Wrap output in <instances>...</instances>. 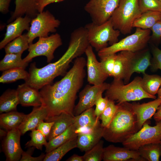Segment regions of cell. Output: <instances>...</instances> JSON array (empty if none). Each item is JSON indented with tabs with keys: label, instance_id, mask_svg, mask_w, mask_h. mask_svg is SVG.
Returning <instances> with one entry per match:
<instances>
[{
	"label": "cell",
	"instance_id": "6da1fadb",
	"mask_svg": "<svg viewBox=\"0 0 161 161\" xmlns=\"http://www.w3.org/2000/svg\"><path fill=\"white\" fill-rule=\"evenodd\" d=\"M85 58L75 59L71 68L60 80L53 84L46 85L40 89L42 104L47 109V118L66 113L73 114L77 95L83 86L86 76Z\"/></svg>",
	"mask_w": 161,
	"mask_h": 161
},
{
	"label": "cell",
	"instance_id": "7a4b0ae2",
	"mask_svg": "<svg viewBox=\"0 0 161 161\" xmlns=\"http://www.w3.org/2000/svg\"><path fill=\"white\" fill-rule=\"evenodd\" d=\"M84 52L80 44L75 41H71L66 52L56 62L41 68H37L35 62L32 63L29 69V78L25 83L38 90L40 89L45 85L51 83L56 77L64 76L70 63Z\"/></svg>",
	"mask_w": 161,
	"mask_h": 161
},
{
	"label": "cell",
	"instance_id": "3957f363",
	"mask_svg": "<svg viewBox=\"0 0 161 161\" xmlns=\"http://www.w3.org/2000/svg\"><path fill=\"white\" fill-rule=\"evenodd\" d=\"M117 104L118 108L109 125L105 128L103 137L109 142L122 143L139 130L131 103Z\"/></svg>",
	"mask_w": 161,
	"mask_h": 161
},
{
	"label": "cell",
	"instance_id": "277c9868",
	"mask_svg": "<svg viewBox=\"0 0 161 161\" xmlns=\"http://www.w3.org/2000/svg\"><path fill=\"white\" fill-rule=\"evenodd\" d=\"M142 78L136 77L131 82L126 84L122 79L114 78L106 91L105 97L117 103L145 98L156 99L155 95H150L143 90L141 85Z\"/></svg>",
	"mask_w": 161,
	"mask_h": 161
},
{
	"label": "cell",
	"instance_id": "5b68a950",
	"mask_svg": "<svg viewBox=\"0 0 161 161\" xmlns=\"http://www.w3.org/2000/svg\"><path fill=\"white\" fill-rule=\"evenodd\" d=\"M151 30L136 28L134 32L98 52L100 58L123 51L137 52L145 49L150 41Z\"/></svg>",
	"mask_w": 161,
	"mask_h": 161
},
{
	"label": "cell",
	"instance_id": "8992f818",
	"mask_svg": "<svg viewBox=\"0 0 161 161\" xmlns=\"http://www.w3.org/2000/svg\"><path fill=\"white\" fill-rule=\"evenodd\" d=\"M142 13L138 0H120L110 19L114 28L125 35L131 33L134 22Z\"/></svg>",
	"mask_w": 161,
	"mask_h": 161
},
{
	"label": "cell",
	"instance_id": "52a82bcc",
	"mask_svg": "<svg viewBox=\"0 0 161 161\" xmlns=\"http://www.w3.org/2000/svg\"><path fill=\"white\" fill-rule=\"evenodd\" d=\"M87 32L90 45L97 52L118 41L120 32L114 29L112 22L109 20L100 25L92 22L85 26Z\"/></svg>",
	"mask_w": 161,
	"mask_h": 161
},
{
	"label": "cell",
	"instance_id": "ba28073f",
	"mask_svg": "<svg viewBox=\"0 0 161 161\" xmlns=\"http://www.w3.org/2000/svg\"><path fill=\"white\" fill-rule=\"evenodd\" d=\"M60 24V21L48 10L38 13L32 19L29 30L26 33L30 45L36 38L47 37L49 32H56Z\"/></svg>",
	"mask_w": 161,
	"mask_h": 161
},
{
	"label": "cell",
	"instance_id": "9c48e42d",
	"mask_svg": "<svg viewBox=\"0 0 161 161\" xmlns=\"http://www.w3.org/2000/svg\"><path fill=\"white\" fill-rule=\"evenodd\" d=\"M161 142V120L151 126L148 120L142 128L122 143L123 146L129 149L138 150L141 146L148 144Z\"/></svg>",
	"mask_w": 161,
	"mask_h": 161
},
{
	"label": "cell",
	"instance_id": "30bf717a",
	"mask_svg": "<svg viewBox=\"0 0 161 161\" xmlns=\"http://www.w3.org/2000/svg\"><path fill=\"white\" fill-rule=\"evenodd\" d=\"M62 44L61 36L57 33L49 36L39 38L36 42L29 45L28 49L29 53L23 59L29 63L34 58L44 56L47 58V62L50 63L54 58L55 50Z\"/></svg>",
	"mask_w": 161,
	"mask_h": 161
},
{
	"label": "cell",
	"instance_id": "8fae6325",
	"mask_svg": "<svg viewBox=\"0 0 161 161\" xmlns=\"http://www.w3.org/2000/svg\"><path fill=\"white\" fill-rule=\"evenodd\" d=\"M120 0H90L84 10L92 22L97 25L109 20L119 5Z\"/></svg>",
	"mask_w": 161,
	"mask_h": 161
},
{
	"label": "cell",
	"instance_id": "7c38bea8",
	"mask_svg": "<svg viewBox=\"0 0 161 161\" xmlns=\"http://www.w3.org/2000/svg\"><path fill=\"white\" fill-rule=\"evenodd\" d=\"M110 84L104 82L98 85H86L79 94V100L73 111L75 116L92 108L98 96L109 88Z\"/></svg>",
	"mask_w": 161,
	"mask_h": 161
},
{
	"label": "cell",
	"instance_id": "4fadbf2b",
	"mask_svg": "<svg viewBox=\"0 0 161 161\" xmlns=\"http://www.w3.org/2000/svg\"><path fill=\"white\" fill-rule=\"evenodd\" d=\"M136 52L123 51L116 53L112 77L129 83L132 75L133 63Z\"/></svg>",
	"mask_w": 161,
	"mask_h": 161
},
{
	"label": "cell",
	"instance_id": "5bb4252c",
	"mask_svg": "<svg viewBox=\"0 0 161 161\" xmlns=\"http://www.w3.org/2000/svg\"><path fill=\"white\" fill-rule=\"evenodd\" d=\"M21 133L18 129L7 131L2 142V151L6 157V161L20 160L23 150L20 144Z\"/></svg>",
	"mask_w": 161,
	"mask_h": 161
},
{
	"label": "cell",
	"instance_id": "9a60e30c",
	"mask_svg": "<svg viewBox=\"0 0 161 161\" xmlns=\"http://www.w3.org/2000/svg\"><path fill=\"white\" fill-rule=\"evenodd\" d=\"M85 53L87 57L88 82L92 85L102 84L108 76L103 71L100 62L97 60L92 47L90 45L88 46Z\"/></svg>",
	"mask_w": 161,
	"mask_h": 161
},
{
	"label": "cell",
	"instance_id": "2e32d148",
	"mask_svg": "<svg viewBox=\"0 0 161 161\" xmlns=\"http://www.w3.org/2000/svg\"><path fill=\"white\" fill-rule=\"evenodd\" d=\"M104 161H145L138 150L129 149L110 145L104 148Z\"/></svg>",
	"mask_w": 161,
	"mask_h": 161
},
{
	"label": "cell",
	"instance_id": "e0dca14e",
	"mask_svg": "<svg viewBox=\"0 0 161 161\" xmlns=\"http://www.w3.org/2000/svg\"><path fill=\"white\" fill-rule=\"evenodd\" d=\"M105 129L99 120L92 129L86 132L78 133L77 148L82 151L86 152L89 150L103 137Z\"/></svg>",
	"mask_w": 161,
	"mask_h": 161
},
{
	"label": "cell",
	"instance_id": "ac0fdd59",
	"mask_svg": "<svg viewBox=\"0 0 161 161\" xmlns=\"http://www.w3.org/2000/svg\"><path fill=\"white\" fill-rule=\"evenodd\" d=\"M32 19L27 16L20 17L7 25L4 37L0 43V49L4 48L8 43L21 35L24 31H28Z\"/></svg>",
	"mask_w": 161,
	"mask_h": 161
},
{
	"label": "cell",
	"instance_id": "d6986e66",
	"mask_svg": "<svg viewBox=\"0 0 161 161\" xmlns=\"http://www.w3.org/2000/svg\"><path fill=\"white\" fill-rule=\"evenodd\" d=\"M161 104V98H158L142 104L135 102L131 103L133 110L137 117L139 130L143 124L153 116Z\"/></svg>",
	"mask_w": 161,
	"mask_h": 161
},
{
	"label": "cell",
	"instance_id": "ffe728a7",
	"mask_svg": "<svg viewBox=\"0 0 161 161\" xmlns=\"http://www.w3.org/2000/svg\"><path fill=\"white\" fill-rule=\"evenodd\" d=\"M20 104L23 106H41V98L38 90L25 83L19 85L16 89Z\"/></svg>",
	"mask_w": 161,
	"mask_h": 161
},
{
	"label": "cell",
	"instance_id": "44dd1931",
	"mask_svg": "<svg viewBox=\"0 0 161 161\" xmlns=\"http://www.w3.org/2000/svg\"><path fill=\"white\" fill-rule=\"evenodd\" d=\"M48 114L47 109L44 105H42L39 106L34 107L32 111L26 115L18 128L21 135H24L27 131L36 129L41 121L46 119Z\"/></svg>",
	"mask_w": 161,
	"mask_h": 161
},
{
	"label": "cell",
	"instance_id": "7402d4cb",
	"mask_svg": "<svg viewBox=\"0 0 161 161\" xmlns=\"http://www.w3.org/2000/svg\"><path fill=\"white\" fill-rule=\"evenodd\" d=\"M74 116L63 113L58 116L46 119L45 122H54L47 140L49 141L61 134L74 124Z\"/></svg>",
	"mask_w": 161,
	"mask_h": 161
},
{
	"label": "cell",
	"instance_id": "603a6c76",
	"mask_svg": "<svg viewBox=\"0 0 161 161\" xmlns=\"http://www.w3.org/2000/svg\"><path fill=\"white\" fill-rule=\"evenodd\" d=\"M38 0H16L14 11L9 20V22L25 15L32 19L38 13L37 8Z\"/></svg>",
	"mask_w": 161,
	"mask_h": 161
},
{
	"label": "cell",
	"instance_id": "cb8c5ba5",
	"mask_svg": "<svg viewBox=\"0 0 161 161\" xmlns=\"http://www.w3.org/2000/svg\"><path fill=\"white\" fill-rule=\"evenodd\" d=\"M74 123L77 132H86L93 128L97 124L98 120L95 114V109L91 108L80 114L74 116Z\"/></svg>",
	"mask_w": 161,
	"mask_h": 161
},
{
	"label": "cell",
	"instance_id": "d4e9b609",
	"mask_svg": "<svg viewBox=\"0 0 161 161\" xmlns=\"http://www.w3.org/2000/svg\"><path fill=\"white\" fill-rule=\"evenodd\" d=\"M26 115L17 111L1 113L0 115V127L7 131L18 129Z\"/></svg>",
	"mask_w": 161,
	"mask_h": 161
},
{
	"label": "cell",
	"instance_id": "484cf974",
	"mask_svg": "<svg viewBox=\"0 0 161 161\" xmlns=\"http://www.w3.org/2000/svg\"><path fill=\"white\" fill-rule=\"evenodd\" d=\"M20 104L16 89H8L0 97V113L17 111Z\"/></svg>",
	"mask_w": 161,
	"mask_h": 161
},
{
	"label": "cell",
	"instance_id": "4316f807",
	"mask_svg": "<svg viewBox=\"0 0 161 161\" xmlns=\"http://www.w3.org/2000/svg\"><path fill=\"white\" fill-rule=\"evenodd\" d=\"M77 138L78 136L74 137L50 152L46 153L43 161L60 160L69 151L77 148Z\"/></svg>",
	"mask_w": 161,
	"mask_h": 161
},
{
	"label": "cell",
	"instance_id": "83f0119b",
	"mask_svg": "<svg viewBox=\"0 0 161 161\" xmlns=\"http://www.w3.org/2000/svg\"><path fill=\"white\" fill-rule=\"evenodd\" d=\"M78 135L77 129L73 124L64 132L48 141L45 146V152H50Z\"/></svg>",
	"mask_w": 161,
	"mask_h": 161
},
{
	"label": "cell",
	"instance_id": "f1b7e54d",
	"mask_svg": "<svg viewBox=\"0 0 161 161\" xmlns=\"http://www.w3.org/2000/svg\"><path fill=\"white\" fill-rule=\"evenodd\" d=\"M160 20L161 12L155 11L145 12L142 13L135 20L133 24V28L150 30L156 23Z\"/></svg>",
	"mask_w": 161,
	"mask_h": 161
},
{
	"label": "cell",
	"instance_id": "f546056e",
	"mask_svg": "<svg viewBox=\"0 0 161 161\" xmlns=\"http://www.w3.org/2000/svg\"><path fill=\"white\" fill-rule=\"evenodd\" d=\"M151 55L149 49H144L137 52L134 58L132 72L144 74L151 65Z\"/></svg>",
	"mask_w": 161,
	"mask_h": 161
},
{
	"label": "cell",
	"instance_id": "4dcf8cb0",
	"mask_svg": "<svg viewBox=\"0 0 161 161\" xmlns=\"http://www.w3.org/2000/svg\"><path fill=\"white\" fill-rule=\"evenodd\" d=\"M21 54H6L3 58L0 61V71L16 68L25 69L29 62L24 61L21 58Z\"/></svg>",
	"mask_w": 161,
	"mask_h": 161
},
{
	"label": "cell",
	"instance_id": "1f68e13d",
	"mask_svg": "<svg viewBox=\"0 0 161 161\" xmlns=\"http://www.w3.org/2000/svg\"><path fill=\"white\" fill-rule=\"evenodd\" d=\"M141 85L143 90L147 93L155 95L161 86V76L157 75L143 74Z\"/></svg>",
	"mask_w": 161,
	"mask_h": 161
},
{
	"label": "cell",
	"instance_id": "d6a6232c",
	"mask_svg": "<svg viewBox=\"0 0 161 161\" xmlns=\"http://www.w3.org/2000/svg\"><path fill=\"white\" fill-rule=\"evenodd\" d=\"M29 76V73L25 69L20 68L11 69L3 71L0 77V82L9 83L20 79L25 81Z\"/></svg>",
	"mask_w": 161,
	"mask_h": 161
},
{
	"label": "cell",
	"instance_id": "836d02e7",
	"mask_svg": "<svg viewBox=\"0 0 161 161\" xmlns=\"http://www.w3.org/2000/svg\"><path fill=\"white\" fill-rule=\"evenodd\" d=\"M138 150L140 156L146 161H159L161 154L160 143L146 144L140 147Z\"/></svg>",
	"mask_w": 161,
	"mask_h": 161
},
{
	"label": "cell",
	"instance_id": "e575fe53",
	"mask_svg": "<svg viewBox=\"0 0 161 161\" xmlns=\"http://www.w3.org/2000/svg\"><path fill=\"white\" fill-rule=\"evenodd\" d=\"M27 34L22 35L9 43L4 47L6 54H21L29 47Z\"/></svg>",
	"mask_w": 161,
	"mask_h": 161
},
{
	"label": "cell",
	"instance_id": "d590c367",
	"mask_svg": "<svg viewBox=\"0 0 161 161\" xmlns=\"http://www.w3.org/2000/svg\"><path fill=\"white\" fill-rule=\"evenodd\" d=\"M103 141L100 140L96 145L85 152L83 156V161H101L104 154Z\"/></svg>",
	"mask_w": 161,
	"mask_h": 161
},
{
	"label": "cell",
	"instance_id": "8d00e7d4",
	"mask_svg": "<svg viewBox=\"0 0 161 161\" xmlns=\"http://www.w3.org/2000/svg\"><path fill=\"white\" fill-rule=\"evenodd\" d=\"M118 108V105L115 102L108 99L106 107L99 117L101 124L105 128H107L112 120Z\"/></svg>",
	"mask_w": 161,
	"mask_h": 161
},
{
	"label": "cell",
	"instance_id": "74e56055",
	"mask_svg": "<svg viewBox=\"0 0 161 161\" xmlns=\"http://www.w3.org/2000/svg\"><path fill=\"white\" fill-rule=\"evenodd\" d=\"M30 136L31 140L25 144V147H33L42 150L43 145L45 146L47 143V138L40 131L36 129L31 131Z\"/></svg>",
	"mask_w": 161,
	"mask_h": 161
},
{
	"label": "cell",
	"instance_id": "f35d334b",
	"mask_svg": "<svg viewBox=\"0 0 161 161\" xmlns=\"http://www.w3.org/2000/svg\"><path fill=\"white\" fill-rule=\"evenodd\" d=\"M138 2L142 13L148 11L161 12V2L159 0H138Z\"/></svg>",
	"mask_w": 161,
	"mask_h": 161
},
{
	"label": "cell",
	"instance_id": "ab89813d",
	"mask_svg": "<svg viewBox=\"0 0 161 161\" xmlns=\"http://www.w3.org/2000/svg\"><path fill=\"white\" fill-rule=\"evenodd\" d=\"M116 54L109 55L100 58L102 68L109 77H112Z\"/></svg>",
	"mask_w": 161,
	"mask_h": 161
},
{
	"label": "cell",
	"instance_id": "60d3db41",
	"mask_svg": "<svg viewBox=\"0 0 161 161\" xmlns=\"http://www.w3.org/2000/svg\"><path fill=\"white\" fill-rule=\"evenodd\" d=\"M153 58L151 60L150 66L152 72H156L158 69L161 70V50L157 46L153 45L151 47Z\"/></svg>",
	"mask_w": 161,
	"mask_h": 161
},
{
	"label": "cell",
	"instance_id": "b9f144b4",
	"mask_svg": "<svg viewBox=\"0 0 161 161\" xmlns=\"http://www.w3.org/2000/svg\"><path fill=\"white\" fill-rule=\"evenodd\" d=\"M150 30L152 34L150 40L157 46L161 41V20L156 23Z\"/></svg>",
	"mask_w": 161,
	"mask_h": 161
},
{
	"label": "cell",
	"instance_id": "7bdbcfd3",
	"mask_svg": "<svg viewBox=\"0 0 161 161\" xmlns=\"http://www.w3.org/2000/svg\"><path fill=\"white\" fill-rule=\"evenodd\" d=\"M108 101V98L105 96L103 97L102 94L100 95L97 98L95 104V114L98 120H99L100 115L106 109Z\"/></svg>",
	"mask_w": 161,
	"mask_h": 161
},
{
	"label": "cell",
	"instance_id": "ee69618b",
	"mask_svg": "<svg viewBox=\"0 0 161 161\" xmlns=\"http://www.w3.org/2000/svg\"><path fill=\"white\" fill-rule=\"evenodd\" d=\"M35 148L33 147L28 148V150L25 151H23L21 158L20 160V161H42L44 159L45 154L42 153L39 156L37 157L32 156Z\"/></svg>",
	"mask_w": 161,
	"mask_h": 161
},
{
	"label": "cell",
	"instance_id": "f6af8a7d",
	"mask_svg": "<svg viewBox=\"0 0 161 161\" xmlns=\"http://www.w3.org/2000/svg\"><path fill=\"white\" fill-rule=\"evenodd\" d=\"M44 120H42L40 122L36 127V129L42 133L47 138V139L50 133L54 122H44Z\"/></svg>",
	"mask_w": 161,
	"mask_h": 161
},
{
	"label": "cell",
	"instance_id": "bcb514c9",
	"mask_svg": "<svg viewBox=\"0 0 161 161\" xmlns=\"http://www.w3.org/2000/svg\"><path fill=\"white\" fill-rule=\"evenodd\" d=\"M64 0H38L37 8L38 13L43 11L44 8L47 5L53 3L59 2Z\"/></svg>",
	"mask_w": 161,
	"mask_h": 161
},
{
	"label": "cell",
	"instance_id": "7dc6e473",
	"mask_svg": "<svg viewBox=\"0 0 161 161\" xmlns=\"http://www.w3.org/2000/svg\"><path fill=\"white\" fill-rule=\"evenodd\" d=\"M11 0H0V11L6 13L8 11L10 2Z\"/></svg>",
	"mask_w": 161,
	"mask_h": 161
},
{
	"label": "cell",
	"instance_id": "c3c4849f",
	"mask_svg": "<svg viewBox=\"0 0 161 161\" xmlns=\"http://www.w3.org/2000/svg\"><path fill=\"white\" fill-rule=\"evenodd\" d=\"M153 118L156 122L161 120V104L153 115Z\"/></svg>",
	"mask_w": 161,
	"mask_h": 161
},
{
	"label": "cell",
	"instance_id": "681fc988",
	"mask_svg": "<svg viewBox=\"0 0 161 161\" xmlns=\"http://www.w3.org/2000/svg\"><path fill=\"white\" fill-rule=\"evenodd\" d=\"M66 161H83V156L74 154L67 159Z\"/></svg>",
	"mask_w": 161,
	"mask_h": 161
},
{
	"label": "cell",
	"instance_id": "f907efd6",
	"mask_svg": "<svg viewBox=\"0 0 161 161\" xmlns=\"http://www.w3.org/2000/svg\"><path fill=\"white\" fill-rule=\"evenodd\" d=\"M7 131L1 128L0 129V138H1L3 137H5L7 135Z\"/></svg>",
	"mask_w": 161,
	"mask_h": 161
},
{
	"label": "cell",
	"instance_id": "816d5d0a",
	"mask_svg": "<svg viewBox=\"0 0 161 161\" xmlns=\"http://www.w3.org/2000/svg\"><path fill=\"white\" fill-rule=\"evenodd\" d=\"M157 94L158 95L157 98H161V86Z\"/></svg>",
	"mask_w": 161,
	"mask_h": 161
},
{
	"label": "cell",
	"instance_id": "f5cc1de1",
	"mask_svg": "<svg viewBox=\"0 0 161 161\" xmlns=\"http://www.w3.org/2000/svg\"><path fill=\"white\" fill-rule=\"evenodd\" d=\"M159 0L161 2V0Z\"/></svg>",
	"mask_w": 161,
	"mask_h": 161
},
{
	"label": "cell",
	"instance_id": "db71d44e",
	"mask_svg": "<svg viewBox=\"0 0 161 161\" xmlns=\"http://www.w3.org/2000/svg\"><path fill=\"white\" fill-rule=\"evenodd\" d=\"M160 143V145H161V142Z\"/></svg>",
	"mask_w": 161,
	"mask_h": 161
},
{
	"label": "cell",
	"instance_id": "11a10c76",
	"mask_svg": "<svg viewBox=\"0 0 161 161\" xmlns=\"http://www.w3.org/2000/svg\"><path fill=\"white\" fill-rule=\"evenodd\" d=\"M160 157H161V156H160Z\"/></svg>",
	"mask_w": 161,
	"mask_h": 161
},
{
	"label": "cell",
	"instance_id": "9f6ffc18",
	"mask_svg": "<svg viewBox=\"0 0 161 161\" xmlns=\"http://www.w3.org/2000/svg\"><path fill=\"white\" fill-rule=\"evenodd\" d=\"M160 43H161V41Z\"/></svg>",
	"mask_w": 161,
	"mask_h": 161
}]
</instances>
